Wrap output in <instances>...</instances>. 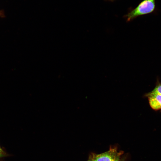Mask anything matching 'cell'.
<instances>
[{
	"label": "cell",
	"mask_w": 161,
	"mask_h": 161,
	"mask_svg": "<svg viewBox=\"0 0 161 161\" xmlns=\"http://www.w3.org/2000/svg\"><path fill=\"white\" fill-rule=\"evenodd\" d=\"M95 154H91L89 156V159L87 161H94Z\"/></svg>",
	"instance_id": "5b68a950"
},
{
	"label": "cell",
	"mask_w": 161,
	"mask_h": 161,
	"mask_svg": "<svg viewBox=\"0 0 161 161\" xmlns=\"http://www.w3.org/2000/svg\"><path fill=\"white\" fill-rule=\"evenodd\" d=\"M148 99L151 107L154 110H158L161 109V94L152 91L146 95Z\"/></svg>",
	"instance_id": "3957f363"
},
{
	"label": "cell",
	"mask_w": 161,
	"mask_h": 161,
	"mask_svg": "<svg viewBox=\"0 0 161 161\" xmlns=\"http://www.w3.org/2000/svg\"><path fill=\"white\" fill-rule=\"evenodd\" d=\"M7 154L0 145V158L7 156Z\"/></svg>",
	"instance_id": "277c9868"
},
{
	"label": "cell",
	"mask_w": 161,
	"mask_h": 161,
	"mask_svg": "<svg viewBox=\"0 0 161 161\" xmlns=\"http://www.w3.org/2000/svg\"><path fill=\"white\" fill-rule=\"evenodd\" d=\"M123 153V151H118L115 148H110L102 153L95 154L94 161H119Z\"/></svg>",
	"instance_id": "7a4b0ae2"
},
{
	"label": "cell",
	"mask_w": 161,
	"mask_h": 161,
	"mask_svg": "<svg viewBox=\"0 0 161 161\" xmlns=\"http://www.w3.org/2000/svg\"><path fill=\"white\" fill-rule=\"evenodd\" d=\"M156 9L155 0H143L124 17L129 21L139 16L154 13Z\"/></svg>",
	"instance_id": "6da1fadb"
},
{
	"label": "cell",
	"mask_w": 161,
	"mask_h": 161,
	"mask_svg": "<svg viewBox=\"0 0 161 161\" xmlns=\"http://www.w3.org/2000/svg\"><path fill=\"white\" fill-rule=\"evenodd\" d=\"M5 17L4 11L3 10H0V18H4Z\"/></svg>",
	"instance_id": "8992f818"
},
{
	"label": "cell",
	"mask_w": 161,
	"mask_h": 161,
	"mask_svg": "<svg viewBox=\"0 0 161 161\" xmlns=\"http://www.w3.org/2000/svg\"><path fill=\"white\" fill-rule=\"evenodd\" d=\"M119 161H125V159L124 158H121Z\"/></svg>",
	"instance_id": "52a82bcc"
}]
</instances>
